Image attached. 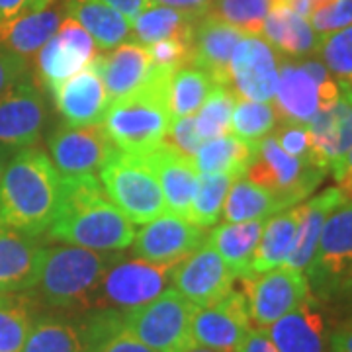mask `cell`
<instances>
[{
    "label": "cell",
    "instance_id": "26",
    "mask_svg": "<svg viewBox=\"0 0 352 352\" xmlns=\"http://www.w3.org/2000/svg\"><path fill=\"white\" fill-rule=\"evenodd\" d=\"M344 201L346 200H344L339 186H333V188L323 190L321 194H317L311 200L300 206V223H298L294 249L289 252L284 266L298 270V272H303L309 268L315 251H317L319 237H321V229L325 226L331 212H335Z\"/></svg>",
    "mask_w": 352,
    "mask_h": 352
},
{
    "label": "cell",
    "instance_id": "50",
    "mask_svg": "<svg viewBox=\"0 0 352 352\" xmlns=\"http://www.w3.org/2000/svg\"><path fill=\"white\" fill-rule=\"evenodd\" d=\"M235 352H278V349L274 346V342L270 340L266 331L251 329L245 335V339L241 340V344Z\"/></svg>",
    "mask_w": 352,
    "mask_h": 352
},
{
    "label": "cell",
    "instance_id": "42",
    "mask_svg": "<svg viewBox=\"0 0 352 352\" xmlns=\"http://www.w3.org/2000/svg\"><path fill=\"white\" fill-rule=\"evenodd\" d=\"M235 102H237V94L231 88L214 87L196 116V129L201 139L208 141L229 133Z\"/></svg>",
    "mask_w": 352,
    "mask_h": 352
},
{
    "label": "cell",
    "instance_id": "49",
    "mask_svg": "<svg viewBox=\"0 0 352 352\" xmlns=\"http://www.w3.org/2000/svg\"><path fill=\"white\" fill-rule=\"evenodd\" d=\"M25 69H28V65H25L24 57L0 45V96L24 75Z\"/></svg>",
    "mask_w": 352,
    "mask_h": 352
},
{
    "label": "cell",
    "instance_id": "38",
    "mask_svg": "<svg viewBox=\"0 0 352 352\" xmlns=\"http://www.w3.org/2000/svg\"><path fill=\"white\" fill-rule=\"evenodd\" d=\"M214 87L217 85L212 80V76L201 71L200 67L192 63L180 67L175 71L168 88V106L173 118L194 116Z\"/></svg>",
    "mask_w": 352,
    "mask_h": 352
},
{
    "label": "cell",
    "instance_id": "18",
    "mask_svg": "<svg viewBox=\"0 0 352 352\" xmlns=\"http://www.w3.org/2000/svg\"><path fill=\"white\" fill-rule=\"evenodd\" d=\"M50 94L65 124L71 127L100 126L110 106L104 80L94 61L53 88Z\"/></svg>",
    "mask_w": 352,
    "mask_h": 352
},
{
    "label": "cell",
    "instance_id": "14",
    "mask_svg": "<svg viewBox=\"0 0 352 352\" xmlns=\"http://www.w3.org/2000/svg\"><path fill=\"white\" fill-rule=\"evenodd\" d=\"M235 280L237 274L227 266L210 241L176 264L170 274L173 288L198 307L221 300L233 289Z\"/></svg>",
    "mask_w": 352,
    "mask_h": 352
},
{
    "label": "cell",
    "instance_id": "28",
    "mask_svg": "<svg viewBox=\"0 0 352 352\" xmlns=\"http://www.w3.org/2000/svg\"><path fill=\"white\" fill-rule=\"evenodd\" d=\"M22 352H87L85 317L55 311L36 317Z\"/></svg>",
    "mask_w": 352,
    "mask_h": 352
},
{
    "label": "cell",
    "instance_id": "22",
    "mask_svg": "<svg viewBox=\"0 0 352 352\" xmlns=\"http://www.w3.org/2000/svg\"><path fill=\"white\" fill-rule=\"evenodd\" d=\"M94 63L100 71L110 102L138 92L151 75V55L147 45L129 41L118 45L108 55H98Z\"/></svg>",
    "mask_w": 352,
    "mask_h": 352
},
{
    "label": "cell",
    "instance_id": "13",
    "mask_svg": "<svg viewBox=\"0 0 352 352\" xmlns=\"http://www.w3.org/2000/svg\"><path fill=\"white\" fill-rule=\"evenodd\" d=\"M252 329L251 315L241 289H231L210 305H196L192 317V340L217 352H235Z\"/></svg>",
    "mask_w": 352,
    "mask_h": 352
},
{
    "label": "cell",
    "instance_id": "27",
    "mask_svg": "<svg viewBox=\"0 0 352 352\" xmlns=\"http://www.w3.org/2000/svg\"><path fill=\"white\" fill-rule=\"evenodd\" d=\"M263 34L270 45L292 57L311 55L321 43V36L315 34L307 18L292 10L282 0H272V8L264 18Z\"/></svg>",
    "mask_w": 352,
    "mask_h": 352
},
{
    "label": "cell",
    "instance_id": "16",
    "mask_svg": "<svg viewBox=\"0 0 352 352\" xmlns=\"http://www.w3.org/2000/svg\"><path fill=\"white\" fill-rule=\"evenodd\" d=\"M229 88L245 100L272 102L278 87V55L268 41L245 36L231 57Z\"/></svg>",
    "mask_w": 352,
    "mask_h": 352
},
{
    "label": "cell",
    "instance_id": "53",
    "mask_svg": "<svg viewBox=\"0 0 352 352\" xmlns=\"http://www.w3.org/2000/svg\"><path fill=\"white\" fill-rule=\"evenodd\" d=\"M331 351L352 352V323H346L331 337Z\"/></svg>",
    "mask_w": 352,
    "mask_h": 352
},
{
    "label": "cell",
    "instance_id": "32",
    "mask_svg": "<svg viewBox=\"0 0 352 352\" xmlns=\"http://www.w3.org/2000/svg\"><path fill=\"white\" fill-rule=\"evenodd\" d=\"M201 14L182 12L170 6L151 2L131 22V36L141 45H151L163 39H184L192 41L194 24Z\"/></svg>",
    "mask_w": 352,
    "mask_h": 352
},
{
    "label": "cell",
    "instance_id": "8",
    "mask_svg": "<svg viewBox=\"0 0 352 352\" xmlns=\"http://www.w3.org/2000/svg\"><path fill=\"white\" fill-rule=\"evenodd\" d=\"M325 175V168L288 155L278 145L274 135H266L256 145L247 170V178L274 194L284 210L305 200L321 184Z\"/></svg>",
    "mask_w": 352,
    "mask_h": 352
},
{
    "label": "cell",
    "instance_id": "44",
    "mask_svg": "<svg viewBox=\"0 0 352 352\" xmlns=\"http://www.w3.org/2000/svg\"><path fill=\"white\" fill-rule=\"evenodd\" d=\"M276 143L284 149V151L296 157V159H302L307 163L315 164V166H321L317 163L314 153V145H311V135H309V129L303 124H289V122H282L278 126L276 133H274ZM323 168V166H321ZM327 170V168H325Z\"/></svg>",
    "mask_w": 352,
    "mask_h": 352
},
{
    "label": "cell",
    "instance_id": "25",
    "mask_svg": "<svg viewBox=\"0 0 352 352\" xmlns=\"http://www.w3.org/2000/svg\"><path fill=\"white\" fill-rule=\"evenodd\" d=\"M274 100L278 120L289 124L307 126L321 108L317 82L303 71L302 65L288 61L280 65Z\"/></svg>",
    "mask_w": 352,
    "mask_h": 352
},
{
    "label": "cell",
    "instance_id": "41",
    "mask_svg": "<svg viewBox=\"0 0 352 352\" xmlns=\"http://www.w3.org/2000/svg\"><path fill=\"white\" fill-rule=\"evenodd\" d=\"M272 0H214L208 12L237 28L245 36H261Z\"/></svg>",
    "mask_w": 352,
    "mask_h": 352
},
{
    "label": "cell",
    "instance_id": "51",
    "mask_svg": "<svg viewBox=\"0 0 352 352\" xmlns=\"http://www.w3.org/2000/svg\"><path fill=\"white\" fill-rule=\"evenodd\" d=\"M98 2H104V4L116 8L118 12L124 14L131 22L151 4V0H98Z\"/></svg>",
    "mask_w": 352,
    "mask_h": 352
},
{
    "label": "cell",
    "instance_id": "20",
    "mask_svg": "<svg viewBox=\"0 0 352 352\" xmlns=\"http://www.w3.org/2000/svg\"><path fill=\"white\" fill-rule=\"evenodd\" d=\"M307 129L317 163L329 170L352 147V87L340 82L339 98L319 108Z\"/></svg>",
    "mask_w": 352,
    "mask_h": 352
},
{
    "label": "cell",
    "instance_id": "39",
    "mask_svg": "<svg viewBox=\"0 0 352 352\" xmlns=\"http://www.w3.org/2000/svg\"><path fill=\"white\" fill-rule=\"evenodd\" d=\"M278 112L268 102L241 100L235 102L233 116H231V131L233 135L258 145L272 129L276 127Z\"/></svg>",
    "mask_w": 352,
    "mask_h": 352
},
{
    "label": "cell",
    "instance_id": "2",
    "mask_svg": "<svg viewBox=\"0 0 352 352\" xmlns=\"http://www.w3.org/2000/svg\"><path fill=\"white\" fill-rule=\"evenodd\" d=\"M63 182L50 155L36 147L14 153L0 178V226L38 237L53 223Z\"/></svg>",
    "mask_w": 352,
    "mask_h": 352
},
{
    "label": "cell",
    "instance_id": "54",
    "mask_svg": "<svg viewBox=\"0 0 352 352\" xmlns=\"http://www.w3.org/2000/svg\"><path fill=\"white\" fill-rule=\"evenodd\" d=\"M331 170H333V175H335V180H337L342 173H349V170H352V147H351V151L346 153V155L340 159L339 163L331 166Z\"/></svg>",
    "mask_w": 352,
    "mask_h": 352
},
{
    "label": "cell",
    "instance_id": "17",
    "mask_svg": "<svg viewBox=\"0 0 352 352\" xmlns=\"http://www.w3.org/2000/svg\"><path fill=\"white\" fill-rule=\"evenodd\" d=\"M96 57L98 47L90 34L76 20L67 18L57 34L38 51V73L51 92Z\"/></svg>",
    "mask_w": 352,
    "mask_h": 352
},
{
    "label": "cell",
    "instance_id": "55",
    "mask_svg": "<svg viewBox=\"0 0 352 352\" xmlns=\"http://www.w3.org/2000/svg\"><path fill=\"white\" fill-rule=\"evenodd\" d=\"M12 157H14V151L0 147V178H2V173H4L6 164H8V161H10Z\"/></svg>",
    "mask_w": 352,
    "mask_h": 352
},
{
    "label": "cell",
    "instance_id": "1",
    "mask_svg": "<svg viewBox=\"0 0 352 352\" xmlns=\"http://www.w3.org/2000/svg\"><path fill=\"white\" fill-rule=\"evenodd\" d=\"M61 182L59 210L47 229L51 239L98 252L122 251L133 243V223L108 198L100 178Z\"/></svg>",
    "mask_w": 352,
    "mask_h": 352
},
{
    "label": "cell",
    "instance_id": "15",
    "mask_svg": "<svg viewBox=\"0 0 352 352\" xmlns=\"http://www.w3.org/2000/svg\"><path fill=\"white\" fill-rule=\"evenodd\" d=\"M208 241L206 227L175 214H163L133 237V252L155 264H178Z\"/></svg>",
    "mask_w": 352,
    "mask_h": 352
},
{
    "label": "cell",
    "instance_id": "48",
    "mask_svg": "<svg viewBox=\"0 0 352 352\" xmlns=\"http://www.w3.org/2000/svg\"><path fill=\"white\" fill-rule=\"evenodd\" d=\"M53 0H0V28L51 6Z\"/></svg>",
    "mask_w": 352,
    "mask_h": 352
},
{
    "label": "cell",
    "instance_id": "40",
    "mask_svg": "<svg viewBox=\"0 0 352 352\" xmlns=\"http://www.w3.org/2000/svg\"><path fill=\"white\" fill-rule=\"evenodd\" d=\"M233 180H235V176L223 175V173L201 176L198 192L190 206L188 221L200 227L214 226L221 215L227 192L231 188Z\"/></svg>",
    "mask_w": 352,
    "mask_h": 352
},
{
    "label": "cell",
    "instance_id": "31",
    "mask_svg": "<svg viewBox=\"0 0 352 352\" xmlns=\"http://www.w3.org/2000/svg\"><path fill=\"white\" fill-rule=\"evenodd\" d=\"M298 223H300V208L278 212L266 219L258 247L252 256L249 274L266 272L286 263V258L294 249Z\"/></svg>",
    "mask_w": 352,
    "mask_h": 352
},
{
    "label": "cell",
    "instance_id": "19",
    "mask_svg": "<svg viewBox=\"0 0 352 352\" xmlns=\"http://www.w3.org/2000/svg\"><path fill=\"white\" fill-rule=\"evenodd\" d=\"M245 34L237 28L221 22L210 12L198 16L192 36V65L212 76L217 87L231 82V57Z\"/></svg>",
    "mask_w": 352,
    "mask_h": 352
},
{
    "label": "cell",
    "instance_id": "43",
    "mask_svg": "<svg viewBox=\"0 0 352 352\" xmlns=\"http://www.w3.org/2000/svg\"><path fill=\"white\" fill-rule=\"evenodd\" d=\"M317 51L339 82L352 87V25L323 36Z\"/></svg>",
    "mask_w": 352,
    "mask_h": 352
},
{
    "label": "cell",
    "instance_id": "35",
    "mask_svg": "<svg viewBox=\"0 0 352 352\" xmlns=\"http://www.w3.org/2000/svg\"><path fill=\"white\" fill-rule=\"evenodd\" d=\"M284 212L274 194L251 182L249 178H235L227 192L223 217L227 223H243L252 219H268L270 215Z\"/></svg>",
    "mask_w": 352,
    "mask_h": 352
},
{
    "label": "cell",
    "instance_id": "7",
    "mask_svg": "<svg viewBox=\"0 0 352 352\" xmlns=\"http://www.w3.org/2000/svg\"><path fill=\"white\" fill-rule=\"evenodd\" d=\"M176 264H155L143 258L124 261L116 256L106 268L92 298V309L129 311L161 296Z\"/></svg>",
    "mask_w": 352,
    "mask_h": 352
},
{
    "label": "cell",
    "instance_id": "36",
    "mask_svg": "<svg viewBox=\"0 0 352 352\" xmlns=\"http://www.w3.org/2000/svg\"><path fill=\"white\" fill-rule=\"evenodd\" d=\"M36 307L28 292L0 294V352H22L38 317Z\"/></svg>",
    "mask_w": 352,
    "mask_h": 352
},
{
    "label": "cell",
    "instance_id": "3",
    "mask_svg": "<svg viewBox=\"0 0 352 352\" xmlns=\"http://www.w3.org/2000/svg\"><path fill=\"white\" fill-rule=\"evenodd\" d=\"M175 73L151 67V75L138 92L110 102L102 127L116 149L147 155L164 141L173 122L168 88Z\"/></svg>",
    "mask_w": 352,
    "mask_h": 352
},
{
    "label": "cell",
    "instance_id": "57",
    "mask_svg": "<svg viewBox=\"0 0 352 352\" xmlns=\"http://www.w3.org/2000/svg\"><path fill=\"white\" fill-rule=\"evenodd\" d=\"M349 289H352V278H351V282H349V286H346Z\"/></svg>",
    "mask_w": 352,
    "mask_h": 352
},
{
    "label": "cell",
    "instance_id": "45",
    "mask_svg": "<svg viewBox=\"0 0 352 352\" xmlns=\"http://www.w3.org/2000/svg\"><path fill=\"white\" fill-rule=\"evenodd\" d=\"M151 55V65L175 73L180 67L192 63V41L184 39H163L147 45Z\"/></svg>",
    "mask_w": 352,
    "mask_h": 352
},
{
    "label": "cell",
    "instance_id": "6",
    "mask_svg": "<svg viewBox=\"0 0 352 352\" xmlns=\"http://www.w3.org/2000/svg\"><path fill=\"white\" fill-rule=\"evenodd\" d=\"M196 305L175 288L145 305L122 314L124 327L155 352H182L194 344L192 317Z\"/></svg>",
    "mask_w": 352,
    "mask_h": 352
},
{
    "label": "cell",
    "instance_id": "9",
    "mask_svg": "<svg viewBox=\"0 0 352 352\" xmlns=\"http://www.w3.org/2000/svg\"><path fill=\"white\" fill-rule=\"evenodd\" d=\"M237 280H241V294L245 296L252 325L261 329L270 327L282 315L289 314L309 298L307 276L288 266L247 274Z\"/></svg>",
    "mask_w": 352,
    "mask_h": 352
},
{
    "label": "cell",
    "instance_id": "30",
    "mask_svg": "<svg viewBox=\"0 0 352 352\" xmlns=\"http://www.w3.org/2000/svg\"><path fill=\"white\" fill-rule=\"evenodd\" d=\"M264 223H266V219L226 223V226L215 227L208 235V241L212 243V247L219 252V256L237 274V278L247 276L251 272L252 256L258 247Z\"/></svg>",
    "mask_w": 352,
    "mask_h": 352
},
{
    "label": "cell",
    "instance_id": "46",
    "mask_svg": "<svg viewBox=\"0 0 352 352\" xmlns=\"http://www.w3.org/2000/svg\"><path fill=\"white\" fill-rule=\"evenodd\" d=\"M309 24L321 38L352 25V0H333L309 16Z\"/></svg>",
    "mask_w": 352,
    "mask_h": 352
},
{
    "label": "cell",
    "instance_id": "21",
    "mask_svg": "<svg viewBox=\"0 0 352 352\" xmlns=\"http://www.w3.org/2000/svg\"><path fill=\"white\" fill-rule=\"evenodd\" d=\"M143 157L159 178L166 210L188 219L190 206L200 184V173L194 164V159L178 153L164 141Z\"/></svg>",
    "mask_w": 352,
    "mask_h": 352
},
{
    "label": "cell",
    "instance_id": "11",
    "mask_svg": "<svg viewBox=\"0 0 352 352\" xmlns=\"http://www.w3.org/2000/svg\"><path fill=\"white\" fill-rule=\"evenodd\" d=\"M51 163L61 180L98 178L106 159L113 153V143L102 126H59L50 138Z\"/></svg>",
    "mask_w": 352,
    "mask_h": 352
},
{
    "label": "cell",
    "instance_id": "29",
    "mask_svg": "<svg viewBox=\"0 0 352 352\" xmlns=\"http://www.w3.org/2000/svg\"><path fill=\"white\" fill-rule=\"evenodd\" d=\"M69 18L76 20L102 50H113L131 38V20L98 0H69Z\"/></svg>",
    "mask_w": 352,
    "mask_h": 352
},
{
    "label": "cell",
    "instance_id": "4",
    "mask_svg": "<svg viewBox=\"0 0 352 352\" xmlns=\"http://www.w3.org/2000/svg\"><path fill=\"white\" fill-rule=\"evenodd\" d=\"M113 258L85 247L45 249L38 278L28 294L38 305L61 314L92 309L94 292Z\"/></svg>",
    "mask_w": 352,
    "mask_h": 352
},
{
    "label": "cell",
    "instance_id": "12",
    "mask_svg": "<svg viewBox=\"0 0 352 352\" xmlns=\"http://www.w3.org/2000/svg\"><path fill=\"white\" fill-rule=\"evenodd\" d=\"M47 120L45 100L25 71L0 96V147L18 153L38 143Z\"/></svg>",
    "mask_w": 352,
    "mask_h": 352
},
{
    "label": "cell",
    "instance_id": "56",
    "mask_svg": "<svg viewBox=\"0 0 352 352\" xmlns=\"http://www.w3.org/2000/svg\"><path fill=\"white\" fill-rule=\"evenodd\" d=\"M182 352H217V351H212V349H206V346H196V344H192V346H188L186 351Z\"/></svg>",
    "mask_w": 352,
    "mask_h": 352
},
{
    "label": "cell",
    "instance_id": "34",
    "mask_svg": "<svg viewBox=\"0 0 352 352\" xmlns=\"http://www.w3.org/2000/svg\"><path fill=\"white\" fill-rule=\"evenodd\" d=\"M61 22V12L47 6L39 12L24 16L12 24L0 28V45L25 59L38 53L57 34Z\"/></svg>",
    "mask_w": 352,
    "mask_h": 352
},
{
    "label": "cell",
    "instance_id": "47",
    "mask_svg": "<svg viewBox=\"0 0 352 352\" xmlns=\"http://www.w3.org/2000/svg\"><path fill=\"white\" fill-rule=\"evenodd\" d=\"M201 141L198 129H196V118L194 116H184V118H173L170 127L164 135V143L173 145L176 151L186 155L190 159L196 157L200 149Z\"/></svg>",
    "mask_w": 352,
    "mask_h": 352
},
{
    "label": "cell",
    "instance_id": "5",
    "mask_svg": "<svg viewBox=\"0 0 352 352\" xmlns=\"http://www.w3.org/2000/svg\"><path fill=\"white\" fill-rule=\"evenodd\" d=\"M100 182L131 223L145 226L168 212L159 178L143 155L113 149L100 168Z\"/></svg>",
    "mask_w": 352,
    "mask_h": 352
},
{
    "label": "cell",
    "instance_id": "10",
    "mask_svg": "<svg viewBox=\"0 0 352 352\" xmlns=\"http://www.w3.org/2000/svg\"><path fill=\"white\" fill-rule=\"evenodd\" d=\"M307 274V282L319 294L349 286L352 278V201L340 204L327 217Z\"/></svg>",
    "mask_w": 352,
    "mask_h": 352
},
{
    "label": "cell",
    "instance_id": "24",
    "mask_svg": "<svg viewBox=\"0 0 352 352\" xmlns=\"http://www.w3.org/2000/svg\"><path fill=\"white\" fill-rule=\"evenodd\" d=\"M278 352H325V323L311 296L268 329Z\"/></svg>",
    "mask_w": 352,
    "mask_h": 352
},
{
    "label": "cell",
    "instance_id": "37",
    "mask_svg": "<svg viewBox=\"0 0 352 352\" xmlns=\"http://www.w3.org/2000/svg\"><path fill=\"white\" fill-rule=\"evenodd\" d=\"M87 352H155L138 340L122 323V314L96 309L85 317Z\"/></svg>",
    "mask_w": 352,
    "mask_h": 352
},
{
    "label": "cell",
    "instance_id": "52",
    "mask_svg": "<svg viewBox=\"0 0 352 352\" xmlns=\"http://www.w3.org/2000/svg\"><path fill=\"white\" fill-rule=\"evenodd\" d=\"M155 4H163V6H170L176 10H182V12H192V14H204L208 12L210 4L214 0H151Z\"/></svg>",
    "mask_w": 352,
    "mask_h": 352
},
{
    "label": "cell",
    "instance_id": "23",
    "mask_svg": "<svg viewBox=\"0 0 352 352\" xmlns=\"http://www.w3.org/2000/svg\"><path fill=\"white\" fill-rule=\"evenodd\" d=\"M43 252L45 247L36 237L0 226V294L32 288Z\"/></svg>",
    "mask_w": 352,
    "mask_h": 352
},
{
    "label": "cell",
    "instance_id": "33",
    "mask_svg": "<svg viewBox=\"0 0 352 352\" xmlns=\"http://www.w3.org/2000/svg\"><path fill=\"white\" fill-rule=\"evenodd\" d=\"M256 145L237 135H221L201 143L194 157V164L201 175L223 173L235 178L247 175Z\"/></svg>",
    "mask_w": 352,
    "mask_h": 352
}]
</instances>
